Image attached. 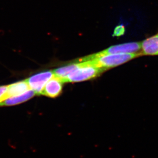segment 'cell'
Returning a JSON list of instances; mask_svg holds the SVG:
<instances>
[{
  "instance_id": "obj_1",
  "label": "cell",
  "mask_w": 158,
  "mask_h": 158,
  "mask_svg": "<svg viewBox=\"0 0 158 158\" xmlns=\"http://www.w3.org/2000/svg\"><path fill=\"white\" fill-rule=\"evenodd\" d=\"M142 56L140 52L134 53L112 54L97 55L95 54L81 59L79 61L92 60L97 67L103 69L115 67L130 60Z\"/></svg>"
},
{
  "instance_id": "obj_2",
  "label": "cell",
  "mask_w": 158,
  "mask_h": 158,
  "mask_svg": "<svg viewBox=\"0 0 158 158\" xmlns=\"http://www.w3.org/2000/svg\"><path fill=\"white\" fill-rule=\"evenodd\" d=\"M104 71L97 67L92 60L80 61L77 67L69 74L66 82L88 81L99 76Z\"/></svg>"
},
{
  "instance_id": "obj_3",
  "label": "cell",
  "mask_w": 158,
  "mask_h": 158,
  "mask_svg": "<svg viewBox=\"0 0 158 158\" xmlns=\"http://www.w3.org/2000/svg\"><path fill=\"white\" fill-rule=\"evenodd\" d=\"M54 76L53 71H47L33 75L26 81L30 89L34 91L36 95H41L46 84Z\"/></svg>"
},
{
  "instance_id": "obj_4",
  "label": "cell",
  "mask_w": 158,
  "mask_h": 158,
  "mask_svg": "<svg viewBox=\"0 0 158 158\" xmlns=\"http://www.w3.org/2000/svg\"><path fill=\"white\" fill-rule=\"evenodd\" d=\"M141 50V44L140 42H131L112 46L95 54L101 55L112 54L134 53L140 52Z\"/></svg>"
},
{
  "instance_id": "obj_5",
  "label": "cell",
  "mask_w": 158,
  "mask_h": 158,
  "mask_svg": "<svg viewBox=\"0 0 158 158\" xmlns=\"http://www.w3.org/2000/svg\"><path fill=\"white\" fill-rule=\"evenodd\" d=\"M63 83L61 79L54 75L46 84L41 95L50 98L58 97L62 93Z\"/></svg>"
},
{
  "instance_id": "obj_6",
  "label": "cell",
  "mask_w": 158,
  "mask_h": 158,
  "mask_svg": "<svg viewBox=\"0 0 158 158\" xmlns=\"http://www.w3.org/2000/svg\"><path fill=\"white\" fill-rule=\"evenodd\" d=\"M141 55H158V31L156 34L148 37L141 42Z\"/></svg>"
},
{
  "instance_id": "obj_7",
  "label": "cell",
  "mask_w": 158,
  "mask_h": 158,
  "mask_svg": "<svg viewBox=\"0 0 158 158\" xmlns=\"http://www.w3.org/2000/svg\"><path fill=\"white\" fill-rule=\"evenodd\" d=\"M29 89H31L29 87L27 81H19L15 82L7 86V89L5 95V100L10 97L19 95L23 94Z\"/></svg>"
},
{
  "instance_id": "obj_8",
  "label": "cell",
  "mask_w": 158,
  "mask_h": 158,
  "mask_svg": "<svg viewBox=\"0 0 158 158\" xmlns=\"http://www.w3.org/2000/svg\"><path fill=\"white\" fill-rule=\"evenodd\" d=\"M36 94L32 89H29L23 94L15 96L14 97H10L3 101L0 103V106H13L19 105L27 102V100L33 98Z\"/></svg>"
},
{
  "instance_id": "obj_9",
  "label": "cell",
  "mask_w": 158,
  "mask_h": 158,
  "mask_svg": "<svg viewBox=\"0 0 158 158\" xmlns=\"http://www.w3.org/2000/svg\"><path fill=\"white\" fill-rule=\"evenodd\" d=\"M78 65L77 64H68L66 66H63L55 69L53 71L54 75L61 79L63 82H66L67 77L69 74L74 69H76Z\"/></svg>"
},
{
  "instance_id": "obj_10",
  "label": "cell",
  "mask_w": 158,
  "mask_h": 158,
  "mask_svg": "<svg viewBox=\"0 0 158 158\" xmlns=\"http://www.w3.org/2000/svg\"><path fill=\"white\" fill-rule=\"evenodd\" d=\"M125 32V28L123 25H120L116 27L113 33L112 34L113 36H116V37H120L121 36L123 35Z\"/></svg>"
},
{
  "instance_id": "obj_11",
  "label": "cell",
  "mask_w": 158,
  "mask_h": 158,
  "mask_svg": "<svg viewBox=\"0 0 158 158\" xmlns=\"http://www.w3.org/2000/svg\"><path fill=\"white\" fill-rule=\"evenodd\" d=\"M8 85H0V103L5 100V95L7 89Z\"/></svg>"
}]
</instances>
